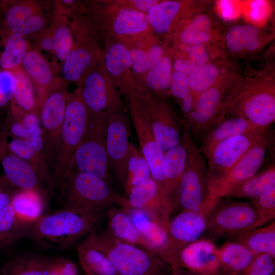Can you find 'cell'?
Returning a JSON list of instances; mask_svg holds the SVG:
<instances>
[{"instance_id":"1","label":"cell","mask_w":275,"mask_h":275,"mask_svg":"<svg viewBox=\"0 0 275 275\" xmlns=\"http://www.w3.org/2000/svg\"><path fill=\"white\" fill-rule=\"evenodd\" d=\"M103 217L104 211L64 208L30 223L25 237L42 250H64L96 230Z\"/></svg>"},{"instance_id":"2","label":"cell","mask_w":275,"mask_h":275,"mask_svg":"<svg viewBox=\"0 0 275 275\" xmlns=\"http://www.w3.org/2000/svg\"><path fill=\"white\" fill-rule=\"evenodd\" d=\"M105 45H126L152 31L146 14L127 5L124 0L98 2L87 18Z\"/></svg>"},{"instance_id":"3","label":"cell","mask_w":275,"mask_h":275,"mask_svg":"<svg viewBox=\"0 0 275 275\" xmlns=\"http://www.w3.org/2000/svg\"><path fill=\"white\" fill-rule=\"evenodd\" d=\"M241 77L236 71L233 72L195 99L191 111L184 120L195 143H201L226 118L228 107L239 90Z\"/></svg>"},{"instance_id":"4","label":"cell","mask_w":275,"mask_h":275,"mask_svg":"<svg viewBox=\"0 0 275 275\" xmlns=\"http://www.w3.org/2000/svg\"><path fill=\"white\" fill-rule=\"evenodd\" d=\"M59 188L64 208L92 212L104 211L114 205L128 208L126 198L107 181L91 174L72 170Z\"/></svg>"},{"instance_id":"5","label":"cell","mask_w":275,"mask_h":275,"mask_svg":"<svg viewBox=\"0 0 275 275\" xmlns=\"http://www.w3.org/2000/svg\"><path fill=\"white\" fill-rule=\"evenodd\" d=\"M86 239L103 252L119 275H165L171 268L157 254L96 230Z\"/></svg>"},{"instance_id":"6","label":"cell","mask_w":275,"mask_h":275,"mask_svg":"<svg viewBox=\"0 0 275 275\" xmlns=\"http://www.w3.org/2000/svg\"><path fill=\"white\" fill-rule=\"evenodd\" d=\"M244 119L266 127L275 121V81L269 76H241L237 94L229 105L226 117Z\"/></svg>"},{"instance_id":"7","label":"cell","mask_w":275,"mask_h":275,"mask_svg":"<svg viewBox=\"0 0 275 275\" xmlns=\"http://www.w3.org/2000/svg\"><path fill=\"white\" fill-rule=\"evenodd\" d=\"M109 111L89 113L87 129L73 156L70 171L74 170L91 174L111 184L112 172L106 141L107 120Z\"/></svg>"},{"instance_id":"8","label":"cell","mask_w":275,"mask_h":275,"mask_svg":"<svg viewBox=\"0 0 275 275\" xmlns=\"http://www.w3.org/2000/svg\"><path fill=\"white\" fill-rule=\"evenodd\" d=\"M89 113L77 90L69 93L60 143L54 159V186L61 185L69 174L74 153L85 135Z\"/></svg>"},{"instance_id":"9","label":"cell","mask_w":275,"mask_h":275,"mask_svg":"<svg viewBox=\"0 0 275 275\" xmlns=\"http://www.w3.org/2000/svg\"><path fill=\"white\" fill-rule=\"evenodd\" d=\"M219 199L211 198L202 208L196 210H182L170 219L167 229L166 244L160 257L175 274L179 272L177 258L180 252L201 239L206 232L207 217Z\"/></svg>"},{"instance_id":"10","label":"cell","mask_w":275,"mask_h":275,"mask_svg":"<svg viewBox=\"0 0 275 275\" xmlns=\"http://www.w3.org/2000/svg\"><path fill=\"white\" fill-rule=\"evenodd\" d=\"M128 103L130 117L137 134L141 152L148 163L151 177L170 199L162 171L163 151L159 147L154 134L148 112L137 87L123 93Z\"/></svg>"},{"instance_id":"11","label":"cell","mask_w":275,"mask_h":275,"mask_svg":"<svg viewBox=\"0 0 275 275\" xmlns=\"http://www.w3.org/2000/svg\"><path fill=\"white\" fill-rule=\"evenodd\" d=\"M74 43L71 52L63 62L61 74L66 82L78 85L85 75L99 61L102 50L100 38L87 18L73 26Z\"/></svg>"},{"instance_id":"12","label":"cell","mask_w":275,"mask_h":275,"mask_svg":"<svg viewBox=\"0 0 275 275\" xmlns=\"http://www.w3.org/2000/svg\"><path fill=\"white\" fill-rule=\"evenodd\" d=\"M211 199L207 168L204 157L191 138L188 143L186 167L178 186V208L182 210H196Z\"/></svg>"},{"instance_id":"13","label":"cell","mask_w":275,"mask_h":275,"mask_svg":"<svg viewBox=\"0 0 275 275\" xmlns=\"http://www.w3.org/2000/svg\"><path fill=\"white\" fill-rule=\"evenodd\" d=\"M258 216L251 204L220 199L207 219L205 233L213 238L231 237L257 227Z\"/></svg>"},{"instance_id":"14","label":"cell","mask_w":275,"mask_h":275,"mask_svg":"<svg viewBox=\"0 0 275 275\" xmlns=\"http://www.w3.org/2000/svg\"><path fill=\"white\" fill-rule=\"evenodd\" d=\"M117 88L104 66L102 52L98 63L85 75L77 90L89 113H98L122 106Z\"/></svg>"},{"instance_id":"15","label":"cell","mask_w":275,"mask_h":275,"mask_svg":"<svg viewBox=\"0 0 275 275\" xmlns=\"http://www.w3.org/2000/svg\"><path fill=\"white\" fill-rule=\"evenodd\" d=\"M138 88L146 105L156 141L165 152L178 144L182 136V120L174 109L137 80Z\"/></svg>"},{"instance_id":"16","label":"cell","mask_w":275,"mask_h":275,"mask_svg":"<svg viewBox=\"0 0 275 275\" xmlns=\"http://www.w3.org/2000/svg\"><path fill=\"white\" fill-rule=\"evenodd\" d=\"M273 138L272 125L265 129L260 138L243 155L229 174L209 188L210 198L219 199L227 197L234 188L258 173Z\"/></svg>"},{"instance_id":"17","label":"cell","mask_w":275,"mask_h":275,"mask_svg":"<svg viewBox=\"0 0 275 275\" xmlns=\"http://www.w3.org/2000/svg\"><path fill=\"white\" fill-rule=\"evenodd\" d=\"M69 93L63 78L45 95L38 106L46 158L54 160L60 143Z\"/></svg>"},{"instance_id":"18","label":"cell","mask_w":275,"mask_h":275,"mask_svg":"<svg viewBox=\"0 0 275 275\" xmlns=\"http://www.w3.org/2000/svg\"><path fill=\"white\" fill-rule=\"evenodd\" d=\"M129 121L120 106L110 110L107 120L106 149L111 172L123 188L130 142Z\"/></svg>"},{"instance_id":"19","label":"cell","mask_w":275,"mask_h":275,"mask_svg":"<svg viewBox=\"0 0 275 275\" xmlns=\"http://www.w3.org/2000/svg\"><path fill=\"white\" fill-rule=\"evenodd\" d=\"M264 130L230 138L216 145L208 159L209 189L229 174L243 155L260 138Z\"/></svg>"},{"instance_id":"20","label":"cell","mask_w":275,"mask_h":275,"mask_svg":"<svg viewBox=\"0 0 275 275\" xmlns=\"http://www.w3.org/2000/svg\"><path fill=\"white\" fill-rule=\"evenodd\" d=\"M0 162L5 178L18 190L34 191L44 199L53 191L33 167L10 152L5 130L0 142Z\"/></svg>"},{"instance_id":"21","label":"cell","mask_w":275,"mask_h":275,"mask_svg":"<svg viewBox=\"0 0 275 275\" xmlns=\"http://www.w3.org/2000/svg\"><path fill=\"white\" fill-rule=\"evenodd\" d=\"M208 2L191 0L160 1L146 14L147 20L154 34L169 38L185 19L205 8Z\"/></svg>"},{"instance_id":"22","label":"cell","mask_w":275,"mask_h":275,"mask_svg":"<svg viewBox=\"0 0 275 275\" xmlns=\"http://www.w3.org/2000/svg\"><path fill=\"white\" fill-rule=\"evenodd\" d=\"M127 196L128 207L147 213L167 229L175 209L151 177L134 186Z\"/></svg>"},{"instance_id":"23","label":"cell","mask_w":275,"mask_h":275,"mask_svg":"<svg viewBox=\"0 0 275 275\" xmlns=\"http://www.w3.org/2000/svg\"><path fill=\"white\" fill-rule=\"evenodd\" d=\"M221 37L219 23L205 8L185 19L169 38L175 45L190 46L218 43Z\"/></svg>"},{"instance_id":"24","label":"cell","mask_w":275,"mask_h":275,"mask_svg":"<svg viewBox=\"0 0 275 275\" xmlns=\"http://www.w3.org/2000/svg\"><path fill=\"white\" fill-rule=\"evenodd\" d=\"M274 38V34L256 26L245 23L228 27L221 35L220 42L226 53L245 56L261 51Z\"/></svg>"},{"instance_id":"25","label":"cell","mask_w":275,"mask_h":275,"mask_svg":"<svg viewBox=\"0 0 275 275\" xmlns=\"http://www.w3.org/2000/svg\"><path fill=\"white\" fill-rule=\"evenodd\" d=\"M197 275H219L218 248L211 241L199 239L186 246L177 258V268Z\"/></svg>"},{"instance_id":"26","label":"cell","mask_w":275,"mask_h":275,"mask_svg":"<svg viewBox=\"0 0 275 275\" xmlns=\"http://www.w3.org/2000/svg\"><path fill=\"white\" fill-rule=\"evenodd\" d=\"M102 58L107 71L123 93L137 87L132 69L131 51L125 44L116 42L105 45Z\"/></svg>"},{"instance_id":"27","label":"cell","mask_w":275,"mask_h":275,"mask_svg":"<svg viewBox=\"0 0 275 275\" xmlns=\"http://www.w3.org/2000/svg\"><path fill=\"white\" fill-rule=\"evenodd\" d=\"M191 138L187 123L184 120H182V136L180 143L164 153L163 173L169 196L176 209L178 208L177 188L185 169L188 143Z\"/></svg>"},{"instance_id":"28","label":"cell","mask_w":275,"mask_h":275,"mask_svg":"<svg viewBox=\"0 0 275 275\" xmlns=\"http://www.w3.org/2000/svg\"><path fill=\"white\" fill-rule=\"evenodd\" d=\"M21 68L34 84L37 106L47 93L61 79L56 75L50 63L36 50L30 49L25 55Z\"/></svg>"},{"instance_id":"29","label":"cell","mask_w":275,"mask_h":275,"mask_svg":"<svg viewBox=\"0 0 275 275\" xmlns=\"http://www.w3.org/2000/svg\"><path fill=\"white\" fill-rule=\"evenodd\" d=\"M266 127L258 126L240 117L226 118L207 133L201 142L199 150L203 157L208 159L221 141L239 135L259 132Z\"/></svg>"},{"instance_id":"30","label":"cell","mask_w":275,"mask_h":275,"mask_svg":"<svg viewBox=\"0 0 275 275\" xmlns=\"http://www.w3.org/2000/svg\"><path fill=\"white\" fill-rule=\"evenodd\" d=\"M235 71L232 63L226 58L211 61L195 69L188 77L194 100L200 94Z\"/></svg>"},{"instance_id":"31","label":"cell","mask_w":275,"mask_h":275,"mask_svg":"<svg viewBox=\"0 0 275 275\" xmlns=\"http://www.w3.org/2000/svg\"><path fill=\"white\" fill-rule=\"evenodd\" d=\"M107 231L114 237L155 253L151 244L139 232L130 217L123 208H111L107 213Z\"/></svg>"},{"instance_id":"32","label":"cell","mask_w":275,"mask_h":275,"mask_svg":"<svg viewBox=\"0 0 275 275\" xmlns=\"http://www.w3.org/2000/svg\"><path fill=\"white\" fill-rule=\"evenodd\" d=\"M220 275H235L252 261L256 255L245 245L229 240L218 248Z\"/></svg>"},{"instance_id":"33","label":"cell","mask_w":275,"mask_h":275,"mask_svg":"<svg viewBox=\"0 0 275 275\" xmlns=\"http://www.w3.org/2000/svg\"><path fill=\"white\" fill-rule=\"evenodd\" d=\"M255 254H265L275 258V222L262 228H256L230 237Z\"/></svg>"},{"instance_id":"34","label":"cell","mask_w":275,"mask_h":275,"mask_svg":"<svg viewBox=\"0 0 275 275\" xmlns=\"http://www.w3.org/2000/svg\"><path fill=\"white\" fill-rule=\"evenodd\" d=\"M139 232L160 256L167 239V229L147 213L131 208H123Z\"/></svg>"},{"instance_id":"35","label":"cell","mask_w":275,"mask_h":275,"mask_svg":"<svg viewBox=\"0 0 275 275\" xmlns=\"http://www.w3.org/2000/svg\"><path fill=\"white\" fill-rule=\"evenodd\" d=\"M76 250L86 275H119L106 255L86 239Z\"/></svg>"},{"instance_id":"36","label":"cell","mask_w":275,"mask_h":275,"mask_svg":"<svg viewBox=\"0 0 275 275\" xmlns=\"http://www.w3.org/2000/svg\"><path fill=\"white\" fill-rule=\"evenodd\" d=\"M13 72L16 78V88L12 100V114L20 115L28 112L39 114L36 89L32 81L21 67Z\"/></svg>"},{"instance_id":"37","label":"cell","mask_w":275,"mask_h":275,"mask_svg":"<svg viewBox=\"0 0 275 275\" xmlns=\"http://www.w3.org/2000/svg\"><path fill=\"white\" fill-rule=\"evenodd\" d=\"M50 259L35 254L17 255L6 263L0 275H47Z\"/></svg>"},{"instance_id":"38","label":"cell","mask_w":275,"mask_h":275,"mask_svg":"<svg viewBox=\"0 0 275 275\" xmlns=\"http://www.w3.org/2000/svg\"><path fill=\"white\" fill-rule=\"evenodd\" d=\"M173 72V48L168 47L160 62L136 79L157 96L170 89Z\"/></svg>"},{"instance_id":"39","label":"cell","mask_w":275,"mask_h":275,"mask_svg":"<svg viewBox=\"0 0 275 275\" xmlns=\"http://www.w3.org/2000/svg\"><path fill=\"white\" fill-rule=\"evenodd\" d=\"M9 136L11 139L8 141L6 134V142L10 152L29 163L50 186L54 188L52 177L47 169L46 159L27 140Z\"/></svg>"},{"instance_id":"40","label":"cell","mask_w":275,"mask_h":275,"mask_svg":"<svg viewBox=\"0 0 275 275\" xmlns=\"http://www.w3.org/2000/svg\"><path fill=\"white\" fill-rule=\"evenodd\" d=\"M30 223L16 215L11 204L0 209V250L7 248L25 237Z\"/></svg>"},{"instance_id":"41","label":"cell","mask_w":275,"mask_h":275,"mask_svg":"<svg viewBox=\"0 0 275 275\" xmlns=\"http://www.w3.org/2000/svg\"><path fill=\"white\" fill-rule=\"evenodd\" d=\"M275 187V166L272 164L240 184L228 195L236 198H251L260 196Z\"/></svg>"},{"instance_id":"42","label":"cell","mask_w":275,"mask_h":275,"mask_svg":"<svg viewBox=\"0 0 275 275\" xmlns=\"http://www.w3.org/2000/svg\"><path fill=\"white\" fill-rule=\"evenodd\" d=\"M2 43L1 69L13 71L20 68L25 55L30 49L25 37L5 33Z\"/></svg>"},{"instance_id":"43","label":"cell","mask_w":275,"mask_h":275,"mask_svg":"<svg viewBox=\"0 0 275 275\" xmlns=\"http://www.w3.org/2000/svg\"><path fill=\"white\" fill-rule=\"evenodd\" d=\"M11 204L17 216L25 223H32L43 214L44 199L34 191L18 190Z\"/></svg>"},{"instance_id":"44","label":"cell","mask_w":275,"mask_h":275,"mask_svg":"<svg viewBox=\"0 0 275 275\" xmlns=\"http://www.w3.org/2000/svg\"><path fill=\"white\" fill-rule=\"evenodd\" d=\"M53 41V53L63 62L71 52L74 43L72 25L67 19L60 14L57 15L51 27Z\"/></svg>"},{"instance_id":"45","label":"cell","mask_w":275,"mask_h":275,"mask_svg":"<svg viewBox=\"0 0 275 275\" xmlns=\"http://www.w3.org/2000/svg\"><path fill=\"white\" fill-rule=\"evenodd\" d=\"M150 177L148 163L136 146L130 143L126 177L123 187L126 196L134 186Z\"/></svg>"},{"instance_id":"46","label":"cell","mask_w":275,"mask_h":275,"mask_svg":"<svg viewBox=\"0 0 275 275\" xmlns=\"http://www.w3.org/2000/svg\"><path fill=\"white\" fill-rule=\"evenodd\" d=\"M168 46L166 43H156L146 49H130L132 69L140 76L155 67L164 56Z\"/></svg>"},{"instance_id":"47","label":"cell","mask_w":275,"mask_h":275,"mask_svg":"<svg viewBox=\"0 0 275 275\" xmlns=\"http://www.w3.org/2000/svg\"><path fill=\"white\" fill-rule=\"evenodd\" d=\"M193 64L195 68L219 59L226 57V53L220 43L197 44L190 46L175 45Z\"/></svg>"},{"instance_id":"48","label":"cell","mask_w":275,"mask_h":275,"mask_svg":"<svg viewBox=\"0 0 275 275\" xmlns=\"http://www.w3.org/2000/svg\"><path fill=\"white\" fill-rule=\"evenodd\" d=\"M39 11H41L40 7L34 1H25L12 4L5 13L6 33H10L30 16Z\"/></svg>"},{"instance_id":"49","label":"cell","mask_w":275,"mask_h":275,"mask_svg":"<svg viewBox=\"0 0 275 275\" xmlns=\"http://www.w3.org/2000/svg\"><path fill=\"white\" fill-rule=\"evenodd\" d=\"M170 90L172 95L178 100L185 119L191 111L194 104V98L190 91L188 77L173 71Z\"/></svg>"},{"instance_id":"50","label":"cell","mask_w":275,"mask_h":275,"mask_svg":"<svg viewBox=\"0 0 275 275\" xmlns=\"http://www.w3.org/2000/svg\"><path fill=\"white\" fill-rule=\"evenodd\" d=\"M16 118L22 121L28 131L29 138L27 140L40 155L46 159L43 132L39 114L36 112L25 113Z\"/></svg>"},{"instance_id":"51","label":"cell","mask_w":275,"mask_h":275,"mask_svg":"<svg viewBox=\"0 0 275 275\" xmlns=\"http://www.w3.org/2000/svg\"><path fill=\"white\" fill-rule=\"evenodd\" d=\"M252 204L258 216L257 227L275 218V187L253 199Z\"/></svg>"},{"instance_id":"52","label":"cell","mask_w":275,"mask_h":275,"mask_svg":"<svg viewBox=\"0 0 275 275\" xmlns=\"http://www.w3.org/2000/svg\"><path fill=\"white\" fill-rule=\"evenodd\" d=\"M274 258L268 254H256L246 267L235 275H273Z\"/></svg>"},{"instance_id":"53","label":"cell","mask_w":275,"mask_h":275,"mask_svg":"<svg viewBox=\"0 0 275 275\" xmlns=\"http://www.w3.org/2000/svg\"><path fill=\"white\" fill-rule=\"evenodd\" d=\"M45 20L41 11L35 13L24 22L13 29L10 33L25 37L36 34L44 29Z\"/></svg>"},{"instance_id":"54","label":"cell","mask_w":275,"mask_h":275,"mask_svg":"<svg viewBox=\"0 0 275 275\" xmlns=\"http://www.w3.org/2000/svg\"><path fill=\"white\" fill-rule=\"evenodd\" d=\"M15 88L16 78L13 71L0 70V107L12 100Z\"/></svg>"},{"instance_id":"55","label":"cell","mask_w":275,"mask_h":275,"mask_svg":"<svg viewBox=\"0 0 275 275\" xmlns=\"http://www.w3.org/2000/svg\"><path fill=\"white\" fill-rule=\"evenodd\" d=\"M47 275H78L75 264L70 260L58 258L50 259Z\"/></svg>"},{"instance_id":"56","label":"cell","mask_w":275,"mask_h":275,"mask_svg":"<svg viewBox=\"0 0 275 275\" xmlns=\"http://www.w3.org/2000/svg\"><path fill=\"white\" fill-rule=\"evenodd\" d=\"M12 117V119L4 125L7 133L13 138L28 140L29 132L25 126L20 119Z\"/></svg>"},{"instance_id":"57","label":"cell","mask_w":275,"mask_h":275,"mask_svg":"<svg viewBox=\"0 0 275 275\" xmlns=\"http://www.w3.org/2000/svg\"><path fill=\"white\" fill-rule=\"evenodd\" d=\"M18 190L5 178L0 177V209L11 203L15 194Z\"/></svg>"},{"instance_id":"58","label":"cell","mask_w":275,"mask_h":275,"mask_svg":"<svg viewBox=\"0 0 275 275\" xmlns=\"http://www.w3.org/2000/svg\"><path fill=\"white\" fill-rule=\"evenodd\" d=\"M37 46L40 50L53 53V41L51 28H47L35 34Z\"/></svg>"},{"instance_id":"59","label":"cell","mask_w":275,"mask_h":275,"mask_svg":"<svg viewBox=\"0 0 275 275\" xmlns=\"http://www.w3.org/2000/svg\"><path fill=\"white\" fill-rule=\"evenodd\" d=\"M159 1V0H124L127 5L145 14Z\"/></svg>"},{"instance_id":"60","label":"cell","mask_w":275,"mask_h":275,"mask_svg":"<svg viewBox=\"0 0 275 275\" xmlns=\"http://www.w3.org/2000/svg\"><path fill=\"white\" fill-rule=\"evenodd\" d=\"M3 133H4V130H3V128L0 131V142L2 139V138L3 135Z\"/></svg>"},{"instance_id":"61","label":"cell","mask_w":275,"mask_h":275,"mask_svg":"<svg viewBox=\"0 0 275 275\" xmlns=\"http://www.w3.org/2000/svg\"><path fill=\"white\" fill-rule=\"evenodd\" d=\"M175 275H197L193 273H188V274H179V273L178 272L177 273L175 274Z\"/></svg>"},{"instance_id":"62","label":"cell","mask_w":275,"mask_h":275,"mask_svg":"<svg viewBox=\"0 0 275 275\" xmlns=\"http://www.w3.org/2000/svg\"><path fill=\"white\" fill-rule=\"evenodd\" d=\"M273 275H275V274H274Z\"/></svg>"},{"instance_id":"63","label":"cell","mask_w":275,"mask_h":275,"mask_svg":"<svg viewBox=\"0 0 275 275\" xmlns=\"http://www.w3.org/2000/svg\"><path fill=\"white\" fill-rule=\"evenodd\" d=\"M165 275H167V274H165Z\"/></svg>"}]
</instances>
